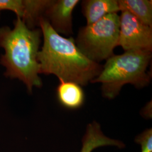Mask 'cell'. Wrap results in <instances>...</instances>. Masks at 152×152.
<instances>
[{
  "instance_id": "1",
  "label": "cell",
  "mask_w": 152,
  "mask_h": 152,
  "mask_svg": "<svg viewBox=\"0 0 152 152\" xmlns=\"http://www.w3.org/2000/svg\"><path fill=\"white\" fill-rule=\"evenodd\" d=\"M39 26L44 38L37 55L39 74L53 75L59 81L73 82L81 86L99 76L103 66L83 54L74 38L56 32L44 18L40 19Z\"/></svg>"
},
{
  "instance_id": "2",
  "label": "cell",
  "mask_w": 152,
  "mask_h": 152,
  "mask_svg": "<svg viewBox=\"0 0 152 152\" xmlns=\"http://www.w3.org/2000/svg\"><path fill=\"white\" fill-rule=\"evenodd\" d=\"M14 24L13 29L0 28V48L5 50L0 64L5 67V76L20 80L31 93L33 87L42 85L37 60L42 32L40 29L28 28L19 18Z\"/></svg>"
},
{
  "instance_id": "3",
  "label": "cell",
  "mask_w": 152,
  "mask_h": 152,
  "mask_svg": "<svg viewBox=\"0 0 152 152\" xmlns=\"http://www.w3.org/2000/svg\"><path fill=\"white\" fill-rule=\"evenodd\" d=\"M152 56V52L141 50L113 55L106 60L100 73L90 83H100L103 96L109 99L115 98L125 85L130 84L136 88L146 87L151 80L147 69Z\"/></svg>"
},
{
  "instance_id": "4",
  "label": "cell",
  "mask_w": 152,
  "mask_h": 152,
  "mask_svg": "<svg viewBox=\"0 0 152 152\" xmlns=\"http://www.w3.org/2000/svg\"><path fill=\"white\" fill-rule=\"evenodd\" d=\"M120 15L113 13L104 16L95 23L81 28L75 42L88 59L100 64L113 55L118 46Z\"/></svg>"
},
{
  "instance_id": "5",
  "label": "cell",
  "mask_w": 152,
  "mask_h": 152,
  "mask_svg": "<svg viewBox=\"0 0 152 152\" xmlns=\"http://www.w3.org/2000/svg\"><path fill=\"white\" fill-rule=\"evenodd\" d=\"M118 46L127 51H152V27L127 11L120 15Z\"/></svg>"
},
{
  "instance_id": "6",
  "label": "cell",
  "mask_w": 152,
  "mask_h": 152,
  "mask_svg": "<svg viewBox=\"0 0 152 152\" xmlns=\"http://www.w3.org/2000/svg\"><path fill=\"white\" fill-rule=\"evenodd\" d=\"M79 0H53L44 15L56 33L71 36L73 34L72 14Z\"/></svg>"
},
{
  "instance_id": "7",
  "label": "cell",
  "mask_w": 152,
  "mask_h": 152,
  "mask_svg": "<svg viewBox=\"0 0 152 152\" xmlns=\"http://www.w3.org/2000/svg\"><path fill=\"white\" fill-rule=\"evenodd\" d=\"M82 12L89 25L104 16L120 11L118 0H84L81 2Z\"/></svg>"
},
{
  "instance_id": "8",
  "label": "cell",
  "mask_w": 152,
  "mask_h": 152,
  "mask_svg": "<svg viewBox=\"0 0 152 152\" xmlns=\"http://www.w3.org/2000/svg\"><path fill=\"white\" fill-rule=\"evenodd\" d=\"M56 95L60 104L69 109L81 107L85 102V93L81 86L73 82L60 81Z\"/></svg>"
},
{
  "instance_id": "9",
  "label": "cell",
  "mask_w": 152,
  "mask_h": 152,
  "mask_svg": "<svg viewBox=\"0 0 152 152\" xmlns=\"http://www.w3.org/2000/svg\"><path fill=\"white\" fill-rule=\"evenodd\" d=\"M114 145L122 148L124 144L117 140L106 137L100 129V126L95 121L88 125L86 132L82 139V148L81 152H91L98 147Z\"/></svg>"
},
{
  "instance_id": "10",
  "label": "cell",
  "mask_w": 152,
  "mask_h": 152,
  "mask_svg": "<svg viewBox=\"0 0 152 152\" xmlns=\"http://www.w3.org/2000/svg\"><path fill=\"white\" fill-rule=\"evenodd\" d=\"M120 11H127L152 27V0H118Z\"/></svg>"
},
{
  "instance_id": "11",
  "label": "cell",
  "mask_w": 152,
  "mask_h": 152,
  "mask_svg": "<svg viewBox=\"0 0 152 152\" xmlns=\"http://www.w3.org/2000/svg\"><path fill=\"white\" fill-rule=\"evenodd\" d=\"M53 0H23L24 15L22 19L29 29L39 26V21Z\"/></svg>"
},
{
  "instance_id": "12",
  "label": "cell",
  "mask_w": 152,
  "mask_h": 152,
  "mask_svg": "<svg viewBox=\"0 0 152 152\" xmlns=\"http://www.w3.org/2000/svg\"><path fill=\"white\" fill-rule=\"evenodd\" d=\"M7 10L16 14L22 19L24 15L23 0H0V11Z\"/></svg>"
},
{
  "instance_id": "13",
  "label": "cell",
  "mask_w": 152,
  "mask_h": 152,
  "mask_svg": "<svg viewBox=\"0 0 152 152\" xmlns=\"http://www.w3.org/2000/svg\"><path fill=\"white\" fill-rule=\"evenodd\" d=\"M136 142L141 146V152H152V130L148 129L137 136Z\"/></svg>"
},
{
  "instance_id": "14",
  "label": "cell",
  "mask_w": 152,
  "mask_h": 152,
  "mask_svg": "<svg viewBox=\"0 0 152 152\" xmlns=\"http://www.w3.org/2000/svg\"><path fill=\"white\" fill-rule=\"evenodd\" d=\"M0 14H1V11H0Z\"/></svg>"
}]
</instances>
